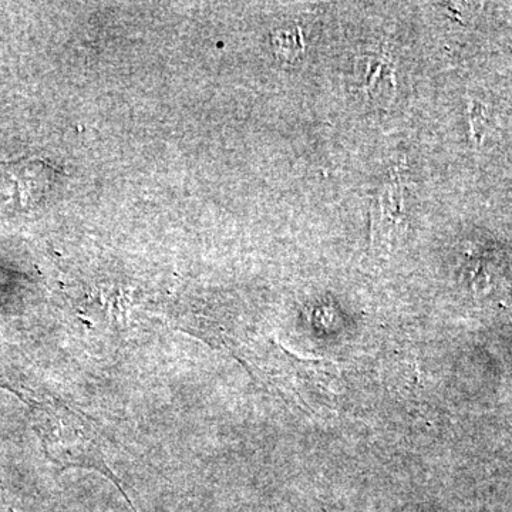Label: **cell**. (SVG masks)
Instances as JSON below:
<instances>
[{
  "instance_id": "6da1fadb",
  "label": "cell",
  "mask_w": 512,
  "mask_h": 512,
  "mask_svg": "<svg viewBox=\"0 0 512 512\" xmlns=\"http://www.w3.org/2000/svg\"><path fill=\"white\" fill-rule=\"evenodd\" d=\"M2 165L6 174L16 184L22 207H33L39 204L55 183L56 168L42 158H20Z\"/></svg>"
},
{
  "instance_id": "7a4b0ae2",
  "label": "cell",
  "mask_w": 512,
  "mask_h": 512,
  "mask_svg": "<svg viewBox=\"0 0 512 512\" xmlns=\"http://www.w3.org/2000/svg\"><path fill=\"white\" fill-rule=\"evenodd\" d=\"M372 224L375 235H389V232L400 231L406 224L403 191L397 181H390L380 191L373 207Z\"/></svg>"
},
{
  "instance_id": "3957f363",
  "label": "cell",
  "mask_w": 512,
  "mask_h": 512,
  "mask_svg": "<svg viewBox=\"0 0 512 512\" xmlns=\"http://www.w3.org/2000/svg\"><path fill=\"white\" fill-rule=\"evenodd\" d=\"M357 73L362 77V90L367 96L389 92V87H394L390 60L386 55L363 56L357 63Z\"/></svg>"
},
{
  "instance_id": "277c9868",
  "label": "cell",
  "mask_w": 512,
  "mask_h": 512,
  "mask_svg": "<svg viewBox=\"0 0 512 512\" xmlns=\"http://www.w3.org/2000/svg\"><path fill=\"white\" fill-rule=\"evenodd\" d=\"M272 45L281 59H296L303 49L301 32L295 28L278 30L272 36Z\"/></svg>"
},
{
  "instance_id": "5b68a950",
  "label": "cell",
  "mask_w": 512,
  "mask_h": 512,
  "mask_svg": "<svg viewBox=\"0 0 512 512\" xmlns=\"http://www.w3.org/2000/svg\"><path fill=\"white\" fill-rule=\"evenodd\" d=\"M470 124H471V133H473L476 141L480 143L481 138H483V127H484V114L481 107H471L470 110Z\"/></svg>"
},
{
  "instance_id": "8992f818",
  "label": "cell",
  "mask_w": 512,
  "mask_h": 512,
  "mask_svg": "<svg viewBox=\"0 0 512 512\" xmlns=\"http://www.w3.org/2000/svg\"><path fill=\"white\" fill-rule=\"evenodd\" d=\"M10 512H13V511H10Z\"/></svg>"
}]
</instances>
